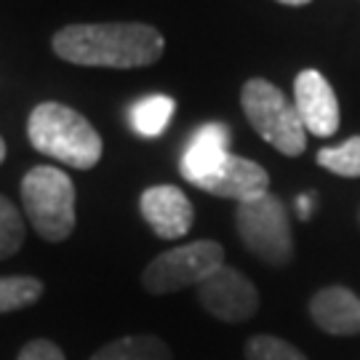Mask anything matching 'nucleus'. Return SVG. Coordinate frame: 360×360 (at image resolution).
<instances>
[{
    "label": "nucleus",
    "instance_id": "nucleus-1",
    "mask_svg": "<svg viewBox=\"0 0 360 360\" xmlns=\"http://www.w3.org/2000/svg\"><path fill=\"white\" fill-rule=\"evenodd\" d=\"M53 53L70 65L136 70L155 65L166 40L150 25L112 22V25H70L51 40Z\"/></svg>",
    "mask_w": 360,
    "mask_h": 360
},
{
    "label": "nucleus",
    "instance_id": "nucleus-2",
    "mask_svg": "<svg viewBox=\"0 0 360 360\" xmlns=\"http://www.w3.org/2000/svg\"><path fill=\"white\" fill-rule=\"evenodd\" d=\"M27 136L40 155L77 171H89L102 160L99 131L77 110L62 102L38 104L27 120Z\"/></svg>",
    "mask_w": 360,
    "mask_h": 360
},
{
    "label": "nucleus",
    "instance_id": "nucleus-3",
    "mask_svg": "<svg viewBox=\"0 0 360 360\" xmlns=\"http://www.w3.org/2000/svg\"><path fill=\"white\" fill-rule=\"evenodd\" d=\"M27 221L49 243H62L75 230V184L62 168L35 166L22 179Z\"/></svg>",
    "mask_w": 360,
    "mask_h": 360
},
{
    "label": "nucleus",
    "instance_id": "nucleus-4",
    "mask_svg": "<svg viewBox=\"0 0 360 360\" xmlns=\"http://www.w3.org/2000/svg\"><path fill=\"white\" fill-rule=\"evenodd\" d=\"M240 104L251 123V129L267 144H272L278 153L296 158L307 147V131L299 120V112L291 99L275 83L264 77L245 80L240 91Z\"/></svg>",
    "mask_w": 360,
    "mask_h": 360
},
{
    "label": "nucleus",
    "instance_id": "nucleus-5",
    "mask_svg": "<svg viewBox=\"0 0 360 360\" xmlns=\"http://www.w3.org/2000/svg\"><path fill=\"white\" fill-rule=\"evenodd\" d=\"M235 227L243 245L270 267H285L294 259V232L283 200L272 193L238 203Z\"/></svg>",
    "mask_w": 360,
    "mask_h": 360
},
{
    "label": "nucleus",
    "instance_id": "nucleus-6",
    "mask_svg": "<svg viewBox=\"0 0 360 360\" xmlns=\"http://www.w3.org/2000/svg\"><path fill=\"white\" fill-rule=\"evenodd\" d=\"M224 264V248L217 240H195L163 251L144 267L142 285L147 294L166 296L206 281L211 272Z\"/></svg>",
    "mask_w": 360,
    "mask_h": 360
},
{
    "label": "nucleus",
    "instance_id": "nucleus-7",
    "mask_svg": "<svg viewBox=\"0 0 360 360\" xmlns=\"http://www.w3.org/2000/svg\"><path fill=\"white\" fill-rule=\"evenodd\" d=\"M195 291H198L200 307L221 323L251 321L262 304L257 285L230 264H221L217 272H211Z\"/></svg>",
    "mask_w": 360,
    "mask_h": 360
},
{
    "label": "nucleus",
    "instance_id": "nucleus-8",
    "mask_svg": "<svg viewBox=\"0 0 360 360\" xmlns=\"http://www.w3.org/2000/svg\"><path fill=\"white\" fill-rule=\"evenodd\" d=\"M294 107L304 131L328 139L339 131L342 112L334 89L318 70H302L294 80Z\"/></svg>",
    "mask_w": 360,
    "mask_h": 360
},
{
    "label": "nucleus",
    "instance_id": "nucleus-9",
    "mask_svg": "<svg viewBox=\"0 0 360 360\" xmlns=\"http://www.w3.org/2000/svg\"><path fill=\"white\" fill-rule=\"evenodd\" d=\"M195 187L208 195H217V198L248 203V200H257V198L270 193V174L254 160L230 153Z\"/></svg>",
    "mask_w": 360,
    "mask_h": 360
},
{
    "label": "nucleus",
    "instance_id": "nucleus-10",
    "mask_svg": "<svg viewBox=\"0 0 360 360\" xmlns=\"http://www.w3.org/2000/svg\"><path fill=\"white\" fill-rule=\"evenodd\" d=\"M139 211L150 230L163 240L184 238L195 221V211L190 198L174 184H155L147 187L139 198Z\"/></svg>",
    "mask_w": 360,
    "mask_h": 360
},
{
    "label": "nucleus",
    "instance_id": "nucleus-11",
    "mask_svg": "<svg viewBox=\"0 0 360 360\" xmlns=\"http://www.w3.org/2000/svg\"><path fill=\"white\" fill-rule=\"evenodd\" d=\"M309 318L323 334H360V296H355V291H349L345 285L321 288L309 299Z\"/></svg>",
    "mask_w": 360,
    "mask_h": 360
},
{
    "label": "nucleus",
    "instance_id": "nucleus-12",
    "mask_svg": "<svg viewBox=\"0 0 360 360\" xmlns=\"http://www.w3.org/2000/svg\"><path fill=\"white\" fill-rule=\"evenodd\" d=\"M227 147H230V129L224 123H206L193 136V142L187 144V150L181 153V176L190 184H198L230 155Z\"/></svg>",
    "mask_w": 360,
    "mask_h": 360
},
{
    "label": "nucleus",
    "instance_id": "nucleus-13",
    "mask_svg": "<svg viewBox=\"0 0 360 360\" xmlns=\"http://www.w3.org/2000/svg\"><path fill=\"white\" fill-rule=\"evenodd\" d=\"M89 360H174L171 347L155 334H131L107 342Z\"/></svg>",
    "mask_w": 360,
    "mask_h": 360
},
{
    "label": "nucleus",
    "instance_id": "nucleus-14",
    "mask_svg": "<svg viewBox=\"0 0 360 360\" xmlns=\"http://www.w3.org/2000/svg\"><path fill=\"white\" fill-rule=\"evenodd\" d=\"M174 112H176V102L166 94L144 96L131 107V129L144 139H155L166 131Z\"/></svg>",
    "mask_w": 360,
    "mask_h": 360
},
{
    "label": "nucleus",
    "instance_id": "nucleus-15",
    "mask_svg": "<svg viewBox=\"0 0 360 360\" xmlns=\"http://www.w3.org/2000/svg\"><path fill=\"white\" fill-rule=\"evenodd\" d=\"M43 283L30 275H13V278H0V315L16 312V309L32 307L43 296Z\"/></svg>",
    "mask_w": 360,
    "mask_h": 360
},
{
    "label": "nucleus",
    "instance_id": "nucleus-16",
    "mask_svg": "<svg viewBox=\"0 0 360 360\" xmlns=\"http://www.w3.org/2000/svg\"><path fill=\"white\" fill-rule=\"evenodd\" d=\"M318 166L331 171L336 176L358 179L360 176V136H349L342 144L323 147L318 153Z\"/></svg>",
    "mask_w": 360,
    "mask_h": 360
},
{
    "label": "nucleus",
    "instance_id": "nucleus-17",
    "mask_svg": "<svg viewBox=\"0 0 360 360\" xmlns=\"http://www.w3.org/2000/svg\"><path fill=\"white\" fill-rule=\"evenodd\" d=\"M25 235L27 227L19 208L0 195V262L19 254V248L25 245Z\"/></svg>",
    "mask_w": 360,
    "mask_h": 360
},
{
    "label": "nucleus",
    "instance_id": "nucleus-18",
    "mask_svg": "<svg viewBox=\"0 0 360 360\" xmlns=\"http://www.w3.org/2000/svg\"><path fill=\"white\" fill-rule=\"evenodd\" d=\"M245 360H307V355L281 336L259 334L245 342Z\"/></svg>",
    "mask_w": 360,
    "mask_h": 360
},
{
    "label": "nucleus",
    "instance_id": "nucleus-19",
    "mask_svg": "<svg viewBox=\"0 0 360 360\" xmlns=\"http://www.w3.org/2000/svg\"><path fill=\"white\" fill-rule=\"evenodd\" d=\"M16 360H67L65 352L59 345H53L51 339H32V342H27L22 352H19V358Z\"/></svg>",
    "mask_w": 360,
    "mask_h": 360
},
{
    "label": "nucleus",
    "instance_id": "nucleus-20",
    "mask_svg": "<svg viewBox=\"0 0 360 360\" xmlns=\"http://www.w3.org/2000/svg\"><path fill=\"white\" fill-rule=\"evenodd\" d=\"M299 217L302 219L309 217V198H299Z\"/></svg>",
    "mask_w": 360,
    "mask_h": 360
},
{
    "label": "nucleus",
    "instance_id": "nucleus-21",
    "mask_svg": "<svg viewBox=\"0 0 360 360\" xmlns=\"http://www.w3.org/2000/svg\"><path fill=\"white\" fill-rule=\"evenodd\" d=\"M278 3H283V6H307L312 0H278Z\"/></svg>",
    "mask_w": 360,
    "mask_h": 360
},
{
    "label": "nucleus",
    "instance_id": "nucleus-22",
    "mask_svg": "<svg viewBox=\"0 0 360 360\" xmlns=\"http://www.w3.org/2000/svg\"><path fill=\"white\" fill-rule=\"evenodd\" d=\"M6 160V142H3V136H0V163Z\"/></svg>",
    "mask_w": 360,
    "mask_h": 360
}]
</instances>
